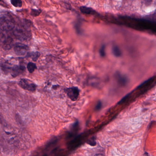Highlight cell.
<instances>
[{
    "mask_svg": "<svg viewBox=\"0 0 156 156\" xmlns=\"http://www.w3.org/2000/svg\"><path fill=\"white\" fill-rule=\"evenodd\" d=\"M19 85L23 89L30 92H34L37 87V86L35 83L26 78L21 79L19 82Z\"/></svg>",
    "mask_w": 156,
    "mask_h": 156,
    "instance_id": "cell-1",
    "label": "cell"
},
{
    "mask_svg": "<svg viewBox=\"0 0 156 156\" xmlns=\"http://www.w3.org/2000/svg\"><path fill=\"white\" fill-rule=\"evenodd\" d=\"M65 91L71 100L75 101L77 100L80 93V90L78 87H69L65 89Z\"/></svg>",
    "mask_w": 156,
    "mask_h": 156,
    "instance_id": "cell-2",
    "label": "cell"
},
{
    "mask_svg": "<svg viewBox=\"0 0 156 156\" xmlns=\"http://www.w3.org/2000/svg\"><path fill=\"white\" fill-rule=\"evenodd\" d=\"M14 50L17 55H24L29 50V47L25 44L19 43L15 44Z\"/></svg>",
    "mask_w": 156,
    "mask_h": 156,
    "instance_id": "cell-3",
    "label": "cell"
},
{
    "mask_svg": "<svg viewBox=\"0 0 156 156\" xmlns=\"http://www.w3.org/2000/svg\"><path fill=\"white\" fill-rule=\"evenodd\" d=\"M25 70V67L22 66H14L13 67H11V74L13 77H16L22 74Z\"/></svg>",
    "mask_w": 156,
    "mask_h": 156,
    "instance_id": "cell-4",
    "label": "cell"
},
{
    "mask_svg": "<svg viewBox=\"0 0 156 156\" xmlns=\"http://www.w3.org/2000/svg\"><path fill=\"white\" fill-rule=\"evenodd\" d=\"M115 78L119 84L122 86H125L127 83L128 80L127 77L120 73H116Z\"/></svg>",
    "mask_w": 156,
    "mask_h": 156,
    "instance_id": "cell-5",
    "label": "cell"
},
{
    "mask_svg": "<svg viewBox=\"0 0 156 156\" xmlns=\"http://www.w3.org/2000/svg\"><path fill=\"white\" fill-rule=\"evenodd\" d=\"M80 10L82 13L85 14H94L96 13L95 11L92 8L85 6H81L80 8Z\"/></svg>",
    "mask_w": 156,
    "mask_h": 156,
    "instance_id": "cell-6",
    "label": "cell"
},
{
    "mask_svg": "<svg viewBox=\"0 0 156 156\" xmlns=\"http://www.w3.org/2000/svg\"><path fill=\"white\" fill-rule=\"evenodd\" d=\"M112 51L113 55L115 57H119L122 55V52L117 45H113L112 48Z\"/></svg>",
    "mask_w": 156,
    "mask_h": 156,
    "instance_id": "cell-7",
    "label": "cell"
},
{
    "mask_svg": "<svg viewBox=\"0 0 156 156\" xmlns=\"http://www.w3.org/2000/svg\"><path fill=\"white\" fill-rule=\"evenodd\" d=\"M27 68L29 73H32L37 69V66L34 63L29 62L27 65Z\"/></svg>",
    "mask_w": 156,
    "mask_h": 156,
    "instance_id": "cell-8",
    "label": "cell"
},
{
    "mask_svg": "<svg viewBox=\"0 0 156 156\" xmlns=\"http://www.w3.org/2000/svg\"><path fill=\"white\" fill-rule=\"evenodd\" d=\"M11 4L16 8H21L22 6L23 2L21 0H12Z\"/></svg>",
    "mask_w": 156,
    "mask_h": 156,
    "instance_id": "cell-9",
    "label": "cell"
},
{
    "mask_svg": "<svg viewBox=\"0 0 156 156\" xmlns=\"http://www.w3.org/2000/svg\"><path fill=\"white\" fill-rule=\"evenodd\" d=\"M30 56L32 57V59L34 62H36L39 59L41 55V54L39 52H32L31 53H30Z\"/></svg>",
    "mask_w": 156,
    "mask_h": 156,
    "instance_id": "cell-10",
    "label": "cell"
},
{
    "mask_svg": "<svg viewBox=\"0 0 156 156\" xmlns=\"http://www.w3.org/2000/svg\"><path fill=\"white\" fill-rule=\"evenodd\" d=\"M41 12V10L32 9L30 12V15L33 17H37L40 15Z\"/></svg>",
    "mask_w": 156,
    "mask_h": 156,
    "instance_id": "cell-11",
    "label": "cell"
},
{
    "mask_svg": "<svg viewBox=\"0 0 156 156\" xmlns=\"http://www.w3.org/2000/svg\"><path fill=\"white\" fill-rule=\"evenodd\" d=\"M99 54H100V56L104 57L105 56V46L104 44L101 46L100 50H99Z\"/></svg>",
    "mask_w": 156,
    "mask_h": 156,
    "instance_id": "cell-12",
    "label": "cell"
},
{
    "mask_svg": "<svg viewBox=\"0 0 156 156\" xmlns=\"http://www.w3.org/2000/svg\"><path fill=\"white\" fill-rule=\"evenodd\" d=\"M87 143L92 146H96V141L95 138L94 137H93L87 140Z\"/></svg>",
    "mask_w": 156,
    "mask_h": 156,
    "instance_id": "cell-13",
    "label": "cell"
},
{
    "mask_svg": "<svg viewBox=\"0 0 156 156\" xmlns=\"http://www.w3.org/2000/svg\"><path fill=\"white\" fill-rule=\"evenodd\" d=\"M102 103L101 101H99L98 102L97 104L96 105L95 107V109L96 110H99V109H101V108H102Z\"/></svg>",
    "mask_w": 156,
    "mask_h": 156,
    "instance_id": "cell-14",
    "label": "cell"
},
{
    "mask_svg": "<svg viewBox=\"0 0 156 156\" xmlns=\"http://www.w3.org/2000/svg\"><path fill=\"white\" fill-rule=\"evenodd\" d=\"M95 156H105L103 155V154H97L96 155H95Z\"/></svg>",
    "mask_w": 156,
    "mask_h": 156,
    "instance_id": "cell-15",
    "label": "cell"
},
{
    "mask_svg": "<svg viewBox=\"0 0 156 156\" xmlns=\"http://www.w3.org/2000/svg\"><path fill=\"white\" fill-rule=\"evenodd\" d=\"M143 156H149V154H148V153H147V152H145V153H144V155H143Z\"/></svg>",
    "mask_w": 156,
    "mask_h": 156,
    "instance_id": "cell-16",
    "label": "cell"
}]
</instances>
